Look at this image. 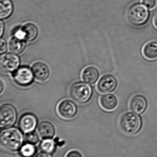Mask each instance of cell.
<instances>
[{
  "label": "cell",
  "instance_id": "2",
  "mask_svg": "<svg viewBox=\"0 0 157 157\" xmlns=\"http://www.w3.org/2000/svg\"><path fill=\"white\" fill-rule=\"evenodd\" d=\"M141 118L134 113L128 112L121 116L119 126L121 131L126 135H134L139 132L142 127Z\"/></svg>",
  "mask_w": 157,
  "mask_h": 157
},
{
  "label": "cell",
  "instance_id": "20",
  "mask_svg": "<svg viewBox=\"0 0 157 157\" xmlns=\"http://www.w3.org/2000/svg\"><path fill=\"white\" fill-rule=\"evenodd\" d=\"M36 149L33 144H28L21 147L20 153L23 157H32L36 153Z\"/></svg>",
  "mask_w": 157,
  "mask_h": 157
},
{
  "label": "cell",
  "instance_id": "28",
  "mask_svg": "<svg viewBox=\"0 0 157 157\" xmlns=\"http://www.w3.org/2000/svg\"><path fill=\"white\" fill-rule=\"evenodd\" d=\"M154 23L155 26L157 29V15L156 16H155V18H154Z\"/></svg>",
  "mask_w": 157,
  "mask_h": 157
},
{
  "label": "cell",
  "instance_id": "24",
  "mask_svg": "<svg viewBox=\"0 0 157 157\" xmlns=\"http://www.w3.org/2000/svg\"><path fill=\"white\" fill-rule=\"evenodd\" d=\"M6 48H7V46H6V41L4 39L1 38V49H0L1 54H3L6 52Z\"/></svg>",
  "mask_w": 157,
  "mask_h": 157
},
{
  "label": "cell",
  "instance_id": "8",
  "mask_svg": "<svg viewBox=\"0 0 157 157\" xmlns=\"http://www.w3.org/2000/svg\"><path fill=\"white\" fill-rule=\"evenodd\" d=\"M58 113L62 118L70 119L73 118L77 112V107L73 101L68 100L60 102L57 108Z\"/></svg>",
  "mask_w": 157,
  "mask_h": 157
},
{
  "label": "cell",
  "instance_id": "12",
  "mask_svg": "<svg viewBox=\"0 0 157 157\" xmlns=\"http://www.w3.org/2000/svg\"><path fill=\"white\" fill-rule=\"evenodd\" d=\"M34 77L37 80L43 82L47 80L49 75V71L47 65L41 62L34 63L31 67Z\"/></svg>",
  "mask_w": 157,
  "mask_h": 157
},
{
  "label": "cell",
  "instance_id": "27",
  "mask_svg": "<svg viewBox=\"0 0 157 157\" xmlns=\"http://www.w3.org/2000/svg\"><path fill=\"white\" fill-rule=\"evenodd\" d=\"M0 28H1V31H0V36H2L3 32L4 25L2 21L0 22Z\"/></svg>",
  "mask_w": 157,
  "mask_h": 157
},
{
  "label": "cell",
  "instance_id": "5",
  "mask_svg": "<svg viewBox=\"0 0 157 157\" xmlns=\"http://www.w3.org/2000/svg\"><path fill=\"white\" fill-rule=\"evenodd\" d=\"M17 119V112L14 106L6 104L0 109V125L1 127L7 128L13 125Z\"/></svg>",
  "mask_w": 157,
  "mask_h": 157
},
{
  "label": "cell",
  "instance_id": "1",
  "mask_svg": "<svg viewBox=\"0 0 157 157\" xmlns=\"http://www.w3.org/2000/svg\"><path fill=\"white\" fill-rule=\"evenodd\" d=\"M23 140V134L21 131L15 127L6 128L1 132V145L6 150L17 151L21 147Z\"/></svg>",
  "mask_w": 157,
  "mask_h": 157
},
{
  "label": "cell",
  "instance_id": "29",
  "mask_svg": "<svg viewBox=\"0 0 157 157\" xmlns=\"http://www.w3.org/2000/svg\"><path fill=\"white\" fill-rule=\"evenodd\" d=\"M2 87H3V84L2 81H1V93H2Z\"/></svg>",
  "mask_w": 157,
  "mask_h": 157
},
{
  "label": "cell",
  "instance_id": "25",
  "mask_svg": "<svg viewBox=\"0 0 157 157\" xmlns=\"http://www.w3.org/2000/svg\"><path fill=\"white\" fill-rule=\"evenodd\" d=\"M65 157H82V156L78 151L73 150L67 153Z\"/></svg>",
  "mask_w": 157,
  "mask_h": 157
},
{
  "label": "cell",
  "instance_id": "26",
  "mask_svg": "<svg viewBox=\"0 0 157 157\" xmlns=\"http://www.w3.org/2000/svg\"><path fill=\"white\" fill-rule=\"evenodd\" d=\"M35 157H52L50 154L47 152H41L36 155Z\"/></svg>",
  "mask_w": 157,
  "mask_h": 157
},
{
  "label": "cell",
  "instance_id": "14",
  "mask_svg": "<svg viewBox=\"0 0 157 157\" xmlns=\"http://www.w3.org/2000/svg\"><path fill=\"white\" fill-rule=\"evenodd\" d=\"M37 131L41 137L44 139L52 138L55 132L53 125L47 121L41 123L38 126Z\"/></svg>",
  "mask_w": 157,
  "mask_h": 157
},
{
  "label": "cell",
  "instance_id": "9",
  "mask_svg": "<svg viewBox=\"0 0 157 157\" xmlns=\"http://www.w3.org/2000/svg\"><path fill=\"white\" fill-rule=\"evenodd\" d=\"M117 85V80L114 76L110 75H105L100 78L98 83V90L101 93H109L115 90Z\"/></svg>",
  "mask_w": 157,
  "mask_h": 157
},
{
  "label": "cell",
  "instance_id": "21",
  "mask_svg": "<svg viewBox=\"0 0 157 157\" xmlns=\"http://www.w3.org/2000/svg\"><path fill=\"white\" fill-rule=\"evenodd\" d=\"M41 147L44 152L51 153L55 150V144L52 140L46 139L41 143Z\"/></svg>",
  "mask_w": 157,
  "mask_h": 157
},
{
  "label": "cell",
  "instance_id": "17",
  "mask_svg": "<svg viewBox=\"0 0 157 157\" xmlns=\"http://www.w3.org/2000/svg\"><path fill=\"white\" fill-rule=\"evenodd\" d=\"M26 44L25 40L21 39L14 36L12 38L9 42V49L12 53L18 54L25 49Z\"/></svg>",
  "mask_w": 157,
  "mask_h": 157
},
{
  "label": "cell",
  "instance_id": "4",
  "mask_svg": "<svg viewBox=\"0 0 157 157\" xmlns=\"http://www.w3.org/2000/svg\"><path fill=\"white\" fill-rule=\"evenodd\" d=\"M70 94L71 98L76 102L80 103H85L88 101L92 94V90L90 86L83 83L77 82L71 86Z\"/></svg>",
  "mask_w": 157,
  "mask_h": 157
},
{
  "label": "cell",
  "instance_id": "3",
  "mask_svg": "<svg viewBox=\"0 0 157 157\" xmlns=\"http://www.w3.org/2000/svg\"><path fill=\"white\" fill-rule=\"evenodd\" d=\"M149 17V12L143 5L135 4L132 6L127 12V18L130 23L135 26L144 25Z\"/></svg>",
  "mask_w": 157,
  "mask_h": 157
},
{
  "label": "cell",
  "instance_id": "13",
  "mask_svg": "<svg viewBox=\"0 0 157 157\" xmlns=\"http://www.w3.org/2000/svg\"><path fill=\"white\" fill-rule=\"evenodd\" d=\"M100 104L102 109L108 111L113 110L118 105V100L113 94L102 95L100 99Z\"/></svg>",
  "mask_w": 157,
  "mask_h": 157
},
{
  "label": "cell",
  "instance_id": "15",
  "mask_svg": "<svg viewBox=\"0 0 157 157\" xmlns=\"http://www.w3.org/2000/svg\"><path fill=\"white\" fill-rule=\"evenodd\" d=\"M82 78L83 81L87 84H94L99 78L98 71L94 67H87L83 71Z\"/></svg>",
  "mask_w": 157,
  "mask_h": 157
},
{
  "label": "cell",
  "instance_id": "16",
  "mask_svg": "<svg viewBox=\"0 0 157 157\" xmlns=\"http://www.w3.org/2000/svg\"><path fill=\"white\" fill-rule=\"evenodd\" d=\"M20 30L22 31L25 40L32 41L37 36V29L33 24H26L20 29Z\"/></svg>",
  "mask_w": 157,
  "mask_h": 157
},
{
  "label": "cell",
  "instance_id": "22",
  "mask_svg": "<svg viewBox=\"0 0 157 157\" xmlns=\"http://www.w3.org/2000/svg\"><path fill=\"white\" fill-rule=\"evenodd\" d=\"M25 139L29 144L33 145L37 144L39 140L37 134L36 132H32L27 133L25 136Z\"/></svg>",
  "mask_w": 157,
  "mask_h": 157
},
{
  "label": "cell",
  "instance_id": "11",
  "mask_svg": "<svg viewBox=\"0 0 157 157\" xmlns=\"http://www.w3.org/2000/svg\"><path fill=\"white\" fill-rule=\"evenodd\" d=\"M147 103L146 99L142 95H135L132 98L130 102V109L135 113H143L146 109Z\"/></svg>",
  "mask_w": 157,
  "mask_h": 157
},
{
  "label": "cell",
  "instance_id": "7",
  "mask_svg": "<svg viewBox=\"0 0 157 157\" xmlns=\"http://www.w3.org/2000/svg\"><path fill=\"white\" fill-rule=\"evenodd\" d=\"M0 64L3 71L12 72L17 70L20 64V60L15 54L7 53L1 57Z\"/></svg>",
  "mask_w": 157,
  "mask_h": 157
},
{
  "label": "cell",
  "instance_id": "18",
  "mask_svg": "<svg viewBox=\"0 0 157 157\" xmlns=\"http://www.w3.org/2000/svg\"><path fill=\"white\" fill-rule=\"evenodd\" d=\"M13 5L11 0H0V18L9 17L13 12Z\"/></svg>",
  "mask_w": 157,
  "mask_h": 157
},
{
  "label": "cell",
  "instance_id": "23",
  "mask_svg": "<svg viewBox=\"0 0 157 157\" xmlns=\"http://www.w3.org/2000/svg\"><path fill=\"white\" fill-rule=\"evenodd\" d=\"M143 4L149 8H152L156 4V0H143Z\"/></svg>",
  "mask_w": 157,
  "mask_h": 157
},
{
  "label": "cell",
  "instance_id": "6",
  "mask_svg": "<svg viewBox=\"0 0 157 157\" xmlns=\"http://www.w3.org/2000/svg\"><path fill=\"white\" fill-rule=\"evenodd\" d=\"M15 82L21 86H27L33 82L34 75L32 70L26 66L20 67L13 74Z\"/></svg>",
  "mask_w": 157,
  "mask_h": 157
},
{
  "label": "cell",
  "instance_id": "19",
  "mask_svg": "<svg viewBox=\"0 0 157 157\" xmlns=\"http://www.w3.org/2000/svg\"><path fill=\"white\" fill-rule=\"evenodd\" d=\"M143 54L146 59L155 60L157 58V42L153 41L147 43L143 50Z\"/></svg>",
  "mask_w": 157,
  "mask_h": 157
},
{
  "label": "cell",
  "instance_id": "10",
  "mask_svg": "<svg viewBox=\"0 0 157 157\" xmlns=\"http://www.w3.org/2000/svg\"><path fill=\"white\" fill-rule=\"evenodd\" d=\"M37 123V117L32 113H25L19 119V127L25 133L32 132L36 128Z\"/></svg>",
  "mask_w": 157,
  "mask_h": 157
}]
</instances>
